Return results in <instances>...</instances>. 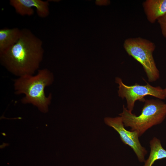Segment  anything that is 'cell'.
Instances as JSON below:
<instances>
[{"label":"cell","instance_id":"obj_12","mask_svg":"<svg viewBox=\"0 0 166 166\" xmlns=\"http://www.w3.org/2000/svg\"><path fill=\"white\" fill-rule=\"evenodd\" d=\"M163 90H164V95L165 98H166V88L163 89Z\"/></svg>","mask_w":166,"mask_h":166},{"label":"cell","instance_id":"obj_10","mask_svg":"<svg viewBox=\"0 0 166 166\" xmlns=\"http://www.w3.org/2000/svg\"><path fill=\"white\" fill-rule=\"evenodd\" d=\"M149 143L150 153L144 166H152L156 160L166 158V150L162 147L160 140L154 137Z\"/></svg>","mask_w":166,"mask_h":166},{"label":"cell","instance_id":"obj_4","mask_svg":"<svg viewBox=\"0 0 166 166\" xmlns=\"http://www.w3.org/2000/svg\"><path fill=\"white\" fill-rule=\"evenodd\" d=\"M124 47L129 55L142 65L149 81H155L159 78L153 56L156 48L153 42L140 37L129 38L125 40Z\"/></svg>","mask_w":166,"mask_h":166},{"label":"cell","instance_id":"obj_6","mask_svg":"<svg viewBox=\"0 0 166 166\" xmlns=\"http://www.w3.org/2000/svg\"><path fill=\"white\" fill-rule=\"evenodd\" d=\"M104 121L106 124L113 128L117 132L122 142L132 149L139 161L141 162H144L145 157L147 151L140 144L138 132L136 131H128L125 129L121 116L106 117Z\"/></svg>","mask_w":166,"mask_h":166},{"label":"cell","instance_id":"obj_5","mask_svg":"<svg viewBox=\"0 0 166 166\" xmlns=\"http://www.w3.org/2000/svg\"><path fill=\"white\" fill-rule=\"evenodd\" d=\"M115 82L119 85L118 95L122 99L125 98L127 109L132 112L135 104L137 101L144 102V97L151 96L160 99H165L163 89L160 86L154 87L148 83L145 85H140L137 83L132 85H128L123 82L119 77L115 78Z\"/></svg>","mask_w":166,"mask_h":166},{"label":"cell","instance_id":"obj_8","mask_svg":"<svg viewBox=\"0 0 166 166\" xmlns=\"http://www.w3.org/2000/svg\"><path fill=\"white\" fill-rule=\"evenodd\" d=\"M142 5L147 18L151 23L166 13V0H146Z\"/></svg>","mask_w":166,"mask_h":166},{"label":"cell","instance_id":"obj_3","mask_svg":"<svg viewBox=\"0 0 166 166\" xmlns=\"http://www.w3.org/2000/svg\"><path fill=\"white\" fill-rule=\"evenodd\" d=\"M140 114L137 116L124 105L121 117L124 126L137 132L140 136L152 126L161 123L166 117V103L161 100L146 99Z\"/></svg>","mask_w":166,"mask_h":166},{"label":"cell","instance_id":"obj_9","mask_svg":"<svg viewBox=\"0 0 166 166\" xmlns=\"http://www.w3.org/2000/svg\"><path fill=\"white\" fill-rule=\"evenodd\" d=\"M22 34V29L18 28H4L0 30V52L15 44Z\"/></svg>","mask_w":166,"mask_h":166},{"label":"cell","instance_id":"obj_7","mask_svg":"<svg viewBox=\"0 0 166 166\" xmlns=\"http://www.w3.org/2000/svg\"><path fill=\"white\" fill-rule=\"evenodd\" d=\"M10 4L17 13L23 16L33 15L34 7L36 9L37 14L40 18H46L49 14L48 0H10Z\"/></svg>","mask_w":166,"mask_h":166},{"label":"cell","instance_id":"obj_11","mask_svg":"<svg viewBox=\"0 0 166 166\" xmlns=\"http://www.w3.org/2000/svg\"><path fill=\"white\" fill-rule=\"evenodd\" d=\"M160 28L162 34L166 38V13L157 20Z\"/></svg>","mask_w":166,"mask_h":166},{"label":"cell","instance_id":"obj_1","mask_svg":"<svg viewBox=\"0 0 166 166\" xmlns=\"http://www.w3.org/2000/svg\"><path fill=\"white\" fill-rule=\"evenodd\" d=\"M44 53L42 40L30 30L23 28L18 42L0 52V62L18 77L33 75L39 69Z\"/></svg>","mask_w":166,"mask_h":166},{"label":"cell","instance_id":"obj_2","mask_svg":"<svg viewBox=\"0 0 166 166\" xmlns=\"http://www.w3.org/2000/svg\"><path fill=\"white\" fill-rule=\"evenodd\" d=\"M54 81L53 73L47 68L39 69L36 75H26L14 81V93L17 95H24L21 99L23 104H31L41 112L46 113L52 99L50 93L46 96L45 88L51 85Z\"/></svg>","mask_w":166,"mask_h":166}]
</instances>
